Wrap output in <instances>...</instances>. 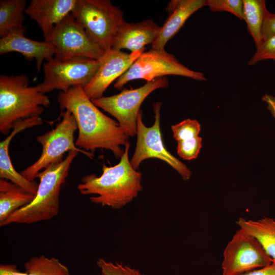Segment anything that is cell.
Listing matches in <instances>:
<instances>
[{"mask_svg": "<svg viewBox=\"0 0 275 275\" xmlns=\"http://www.w3.org/2000/svg\"><path fill=\"white\" fill-rule=\"evenodd\" d=\"M60 108L67 110L74 116L78 134L75 145L85 151L105 149L121 158L124 150L121 147L129 142L119 123L102 113L85 93L83 88L75 87L58 96Z\"/></svg>", "mask_w": 275, "mask_h": 275, "instance_id": "1", "label": "cell"}, {"mask_svg": "<svg viewBox=\"0 0 275 275\" xmlns=\"http://www.w3.org/2000/svg\"><path fill=\"white\" fill-rule=\"evenodd\" d=\"M130 146L128 142L117 164H103L100 176L93 174L82 177L77 186L79 193L93 195L89 197L92 202L113 209H120L136 197L142 189V174L131 164Z\"/></svg>", "mask_w": 275, "mask_h": 275, "instance_id": "2", "label": "cell"}, {"mask_svg": "<svg viewBox=\"0 0 275 275\" xmlns=\"http://www.w3.org/2000/svg\"><path fill=\"white\" fill-rule=\"evenodd\" d=\"M70 151L61 162L50 164L37 175L38 189L33 200L13 212L0 226L11 224H31L47 221L57 216L60 210V194L71 163L78 154Z\"/></svg>", "mask_w": 275, "mask_h": 275, "instance_id": "3", "label": "cell"}, {"mask_svg": "<svg viewBox=\"0 0 275 275\" xmlns=\"http://www.w3.org/2000/svg\"><path fill=\"white\" fill-rule=\"evenodd\" d=\"M50 104L49 98L29 86L26 75L0 76V132L8 134L22 120L40 117Z\"/></svg>", "mask_w": 275, "mask_h": 275, "instance_id": "4", "label": "cell"}, {"mask_svg": "<svg viewBox=\"0 0 275 275\" xmlns=\"http://www.w3.org/2000/svg\"><path fill=\"white\" fill-rule=\"evenodd\" d=\"M71 14L103 51L112 48L125 21L122 11L109 0H76Z\"/></svg>", "mask_w": 275, "mask_h": 275, "instance_id": "5", "label": "cell"}, {"mask_svg": "<svg viewBox=\"0 0 275 275\" xmlns=\"http://www.w3.org/2000/svg\"><path fill=\"white\" fill-rule=\"evenodd\" d=\"M63 118L56 127L38 135L37 141L42 148L40 157L32 164L21 172L26 179L34 181L37 174L48 166L62 161L67 152L77 151L92 158L93 154L78 148L74 141L77 125L73 115L69 111L62 112Z\"/></svg>", "mask_w": 275, "mask_h": 275, "instance_id": "6", "label": "cell"}, {"mask_svg": "<svg viewBox=\"0 0 275 275\" xmlns=\"http://www.w3.org/2000/svg\"><path fill=\"white\" fill-rule=\"evenodd\" d=\"M167 75L181 76L199 81L206 80L203 73L190 69L164 49L151 48L138 57L130 67L116 80L114 87L120 90L131 80L143 79L150 81Z\"/></svg>", "mask_w": 275, "mask_h": 275, "instance_id": "7", "label": "cell"}, {"mask_svg": "<svg viewBox=\"0 0 275 275\" xmlns=\"http://www.w3.org/2000/svg\"><path fill=\"white\" fill-rule=\"evenodd\" d=\"M169 84L167 78L161 77L136 89H124L119 94L91 100L114 117L128 137L132 136L136 134L138 115L144 100L155 90L166 88Z\"/></svg>", "mask_w": 275, "mask_h": 275, "instance_id": "8", "label": "cell"}, {"mask_svg": "<svg viewBox=\"0 0 275 275\" xmlns=\"http://www.w3.org/2000/svg\"><path fill=\"white\" fill-rule=\"evenodd\" d=\"M100 63V59L60 60L53 58L44 64L43 81L36 87L43 94L55 90L66 92L75 87L84 89L96 74Z\"/></svg>", "mask_w": 275, "mask_h": 275, "instance_id": "9", "label": "cell"}, {"mask_svg": "<svg viewBox=\"0 0 275 275\" xmlns=\"http://www.w3.org/2000/svg\"><path fill=\"white\" fill-rule=\"evenodd\" d=\"M161 105L160 101L153 104L155 120L150 127L144 125L142 111H140L137 118L136 147L130 159L131 164L134 169L138 170L143 160L148 158L159 159L175 170L184 180H187L191 176V171L169 152L164 146L160 128Z\"/></svg>", "mask_w": 275, "mask_h": 275, "instance_id": "10", "label": "cell"}, {"mask_svg": "<svg viewBox=\"0 0 275 275\" xmlns=\"http://www.w3.org/2000/svg\"><path fill=\"white\" fill-rule=\"evenodd\" d=\"M54 47V58L60 60L74 58L99 60L105 51L88 35L72 15H67L44 40Z\"/></svg>", "mask_w": 275, "mask_h": 275, "instance_id": "11", "label": "cell"}, {"mask_svg": "<svg viewBox=\"0 0 275 275\" xmlns=\"http://www.w3.org/2000/svg\"><path fill=\"white\" fill-rule=\"evenodd\" d=\"M272 261L257 239L240 228L224 249L222 275H239Z\"/></svg>", "mask_w": 275, "mask_h": 275, "instance_id": "12", "label": "cell"}, {"mask_svg": "<svg viewBox=\"0 0 275 275\" xmlns=\"http://www.w3.org/2000/svg\"><path fill=\"white\" fill-rule=\"evenodd\" d=\"M143 52L128 54L112 48L106 51L100 59L101 63L96 74L83 89L87 96L91 99L103 97L109 85L123 75Z\"/></svg>", "mask_w": 275, "mask_h": 275, "instance_id": "13", "label": "cell"}, {"mask_svg": "<svg viewBox=\"0 0 275 275\" xmlns=\"http://www.w3.org/2000/svg\"><path fill=\"white\" fill-rule=\"evenodd\" d=\"M26 28L14 30L0 39V54L11 52L22 54L29 61L36 60V66L40 71L42 62L54 58L55 49L53 45L47 41H38L25 36Z\"/></svg>", "mask_w": 275, "mask_h": 275, "instance_id": "14", "label": "cell"}, {"mask_svg": "<svg viewBox=\"0 0 275 275\" xmlns=\"http://www.w3.org/2000/svg\"><path fill=\"white\" fill-rule=\"evenodd\" d=\"M207 6V0H172L168 3L166 10L168 17L161 26L152 48L164 49L167 43L183 26L187 19L195 12Z\"/></svg>", "mask_w": 275, "mask_h": 275, "instance_id": "15", "label": "cell"}, {"mask_svg": "<svg viewBox=\"0 0 275 275\" xmlns=\"http://www.w3.org/2000/svg\"><path fill=\"white\" fill-rule=\"evenodd\" d=\"M76 0H32L25 13L41 28L44 40L47 39L56 26L71 13Z\"/></svg>", "mask_w": 275, "mask_h": 275, "instance_id": "16", "label": "cell"}, {"mask_svg": "<svg viewBox=\"0 0 275 275\" xmlns=\"http://www.w3.org/2000/svg\"><path fill=\"white\" fill-rule=\"evenodd\" d=\"M160 30L161 26L151 19L138 23L124 21L116 35L112 49H127L131 52L144 51L145 46L152 44Z\"/></svg>", "mask_w": 275, "mask_h": 275, "instance_id": "17", "label": "cell"}, {"mask_svg": "<svg viewBox=\"0 0 275 275\" xmlns=\"http://www.w3.org/2000/svg\"><path fill=\"white\" fill-rule=\"evenodd\" d=\"M42 124L43 120L40 117L20 121L15 124L11 133L0 143V178L17 184L35 195L38 184L34 181L28 180L15 170L9 155V147L11 140L17 133Z\"/></svg>", "mask_w": 275, "mask_h": 275, "instance_id": "18", "label": "cell"}, {"mask_svg": "<svg viewBox=\"0 0 275 275\" xmlns=\"http://www.w3.org/2000/svg\"><path fill=\"white\" fill-rule=\"evenodd\" d=\"M33 195L9 180L0 179V224L34 199Z\"/></svg>", "mask_w": 275, "mask_h": 275, "instance_id": "19", "label": "cell"}, {"mask_svg": "<svg viewBox=\"0 0 275 275\" xmlns=\"http://www.w3.org/2000/svg\"><path fill=\"white\" fill-rule=\"evenodd\" d=\"M236 223L257 239L266 253L275 260V219L269 217L257 220L239 218Z\"/></svg>", "mask_w": 275, "mask_h": 275, "instance_id": "20", "label": "cell"}, {"mask_svg": "<svg viewBox=\"0 0 275 275\" xmlns=\"http://www.w3.org/2000/svg\"><path fill=\"white\" fill-rule=\"evenodd\" d=\"M26 7L25 0L0 1L1 38L25 26L23 22Z\"/></svg>", "mask_w": 275, "mask_h": 275, "instance_id": "21", "label": "cell"}, {"mask_svg": "<svg viewBox=\"0 0 275 275\" xmlns=\"http://www.w3.org/2000/svg\"><path fill=\"white\" fill-rule=\"evenodd\" d=\"M243 20L257 48L262 42V28L269 11L264 0H243Z\"/></svg>", "mask_w": 275, "mask_h": 275, "instance_id": "22", "label": "cell"}, {"mask_svg": "<svg viewBox=\"0 0 275 275\" xmlns=\"http://www.w3.org/2000/svg\"><path fill=\"white\" fill-rule=\"evenodd\" d=\"M24 267L28 275H70L67 267L59 260L44 255L31 257Z\"/></svg>", "mask_w": 275, "mask_h": 275, "instance_id": "23", "label": "cell"}, {"mask_svg": "<svg viewBox=\"0 0 275 275\" xmlns=\"http://www.w3.org/2000/svg\"><path fill=\"white\" fill-rule=\"evenodd\" d=\"M171 129L173 138L178 142L189 140L199 136L201 126L196 120L187 119L172 126Z\"/></svg>", "mask_w": 275, "mask_h": 275, "instance_id": "24", "label": "cell"}, {"mask_svg": "<svg viewBox=\"0 0 275 275\" xmlns=\"http://www.w3.org/2000/svg\"><path fill=\"white\" fill-rule=\"evenodd\" d=\"M212 12H227L243 20V0H207V6Z\"/></svg>", "mask_w": 275, "mask_h": 275, "instance_id": "25", "label": "cell"}, {"mask_svg": "<svg viewBox=\"0 0 275 275\" xmlns=\"http://www.w3.org/2000/svg\"><path fill=\"white\" fill-rule=\"evenodd\" d=\"M97 265L103 275H145L139 270L118 262H112L100 258Z\"/></svg>", "mask_w": 275, "mask_h": 275, "instance_id": "26", "label": "cell"}, {"mask_svg": "<svg viewBox=\"0 0 275 275\" xmlns=\"http://www.w3.org/2000/svg\"><path fill=\"white\" fill-rule=\"evenodd\" d=\"M202 146V139L198 136L196 138L177 142V153L185 160L196 158Z\"/></svg>", "mask_w": 275, "mask_h": 275, "instance_id": "27", "label": "cell"}, {"mask_svg": "<svg viewBox=\"0 0 275 275\" xmlns=\"http://www.w3.org/2000/svg\"><path fill=\"white\" fill-rule=\"evenodd\" d=\"M266 60L275 61V35L263 41L256 48L255 52L248 62V65L253 66L260 61Z\"/></svg>", "mask_w": 275, "mask_h": 275, "instance_id": "28", "label": "cell"}, {"mask_svg": "<svg viewBox=\"0 0 275 275\" xmlns=\"http://www.w3.org/2000/svg\"><path fill=\"white\" fill-rule=\"evenodd\" d=\"M273 35H275V14L269 12L262 28V42Z\"/></svg>", "mask_w": 275, "mask_h": 275, "instance_id": "29", "label": "cell"}, {"mask_svg": "<svg viewBox=\"0 0 275 275\" xmlns=\"http://www.w3.org/2000/svg\"><path fill=\"white\" fill-rule=\"evenodd\" d=\"M239 275H275V260L269 265Z\"/></svg>", "mask_w": 275, "mask_h": 275, "instance_id": "30", "label": "cell"}, {"mask_svg": "<svg viewBox=\"0 0 275 275\" xmlns=\"http://www.w3.org/2000/svg\"><path fill=\"white\" fill-rule=\"evenodd\" d=\"M0 275H28V273L25 271H20L15 264H1Z\"/></svg>", "mask_w": 275, "mask_h": 275, "instance_id": "31", "label": "cell"}, {"mask_svg": "<svg viewBox=\"0 0 275 275\" xmlns=\"http://www.w3.org/2000/svg\"><path fill=\"white\" fill-rule=\"evenodd\" d=\"M262 101L267 104V109L275 118V95L272 96L268 94H265L262 96Z\"/></svg>", "mask_w": 275, "mask_h": 275, "instance_id": "32", "label": "cell"}, {"mask_svg": "<svg viewBox=\"0 0 275 275\" xmlns=\"http://www.w3.org/2000/svg\"><path fill=\"white\" fill-rule=\"evenodd\" d=\"M98 275H103V274H102V273H101V274H98Z\"/></svg>", "mask_w": 275, "mask_h": 275, "instance_id": "33", "label": "cell"}]
</instances>
